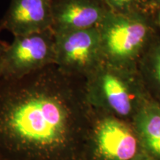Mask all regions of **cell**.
<instances>
[{
  "label": "cell",
  "mask_w": 160,
  "mask_h": 160,
  "mask_svg": "<svg viewBox=\"0 0 160 160\" xmlns=\"http://www.w3.org/2000/svg\"><path fill=\"white\" fill-rule=\"evenodd\" d=\"M93 109L85 78L55 64L0 79V160H86Z\"/></svg>",
  "instance_id": "6da1fadb"
},
{
  "label": "cell",
  "mask_w": 160,
  "mask_h": 160,
  "mask_svg": "<svg viewBox=\"0 0 160 160\" xmlns=\"http://www.w3.org/2000/svg\"><path fill=\"white\" fill-rule=\"evenodd\" d=\"M103 61L131 70L138 65L157 35L149 15L109 11L98 25Z\"/></svg>",
  "instance_id": "7a4b0ae2"
},
{
  "label": "cell",
  "mask_w": 160,
  "mask_h": 160,
  "mask_svg": "<svg viewBox=\"0 0 160 160\" xmlns=\"http://www.w3.org/2000/svg\"><path fill=\"white\" fill-rule=\"evenodd\" d=\"M85 86L93 108L126 121L134 117L143 99L142 82L138 70L105 61L85 78Z\"/></svg>",
  "instance_id": "3957f363"
},
{
  "label": "cell",
  "mask_w": 160,
  "mask_h": 160,
  "mask_svg": "<svg viewBox=\"0 0 160 160\" xmlns=\"http://www.w3.org/2000/svg\"><path fill=\"white\" fill-rule=\"evenodd\" d=\"M93 109L86 160H137L142 145L133 126Z\"/></svg>",
  "instance_id": "277c9868"
},
{
  "label": "cell",
  "mask_w": 160,
  "mask_h": 160,
  "mask_svg": "<svg viewBox=\"0 0 160 160\" xmlns=\"http://www.w3.org/2000/svg\"><path fill=\"white\" fill-rule=\"evenodd\" d=\"M53 64L55 33L51 28L17 36L4 53L2 78H19Z\"/></svg>",
  "instance_id": "5b68a950"
},
{
  "label": "cell",
  "mask_w": 160,
  "mask_h": 160,
  "mask_svg": "<svg viewBox=\"0 0 160 160\" xmlns=\"http://www.w3.org/2000/svg\"><path fill=\"white\" fill-rule=\"evenodd\" d=\"M102 61L97 27L55 34V65L63 71L85 79Z\"/></svg>",
  "instance_id": "8992f818"
},
{
  "label": "cell",
  "mask_w": 160,
  "mask_h": 160,
  "mask_svg": "<svg viewBox=\"0 0 160 160\" xmlns=\"http://www.w3.org/2000/svg\"><path fill=\"white\" fill-rule=\"evenodd\" d=\"M55 34L97 28L110 10L102 0H51Z\"/></svg>",
  "instance_id": "52a82bcc"
},
{
  "label": "cell",
  "mask_w": 160,
  "mask_h": 160,
  "mask_svg": "<svg viewBox=\"0 0 160 160\" xmlns=\"http://www.w3.org/2000/svg\"><path fill=\"white\" fill-rule=\"evenodd\" d=\"M52 22L51 0H11L0 30L17 37L51 29Z\"/></svg>",
  "instance_id": "ba28073f"
},
{
  "label": "cell",
  "mask_w": 160,
  "mask_h": 160,
  "mask_svg": "<svg viewBox=\"0 0 160 160\" xmlns=\"http://www.w3.org/2000/svg\"><path fill=\"white\" fill-rule=\"evenodd\" d=\"M133 126L142 147L153 157L160 159V105H140L133 117Z\"/></svg>",
  "instance_id": "9c48e42d"
},
{
  "label": "cell",
  "mask_w": 160,
  "mask_h": 160,
  "mask_svg": "<svg viewBox=\"0 0 160 160\" xmlns=\"http://www.w3.org/2000/svg\"><path fill=\"white\" fill-rule=\"evenodd\" d=\"M138 73L148 77L160 91V33H157L140 59Z\"/></svg>",
  "instance_id": "30bf717a"
},
{
  "label": "cell",
  "mask_w": 160,
  "mask_h": 160,
  "mask_svg": "<svg viewBox=\"0 0 160 160\" xmlns=\"http://www.w3.org/2000/svg\"><path fill=\"white\" fill-rule=\"evenodd\" d=\"M110 11L124 14L150 15L154 9L153 0H106Z\"/></svg>",
  "instance_id": "8fae6325"
},
{
  "label": "cell",
  "mask_w": 160,
  "mask_h": 160,
  "mask_svg": "<svg viewBox=\"0 0 160 160\" xmlns=\"http://www.w3.org/2000/svg\"><path fill=\"white\" fill-rule=\"evenodd\" d=\"M149 16L156 31L160 33V5L155 8Z\"/></svg>",
  "instance_id": "7c38bea8"
},
{
  "label": "cell",
  "mask_w": 160,
  "mask_h": 160,
  "mask_svg": "<svg viewBox=\"0 0 160 160\" xmlns=\"http://www.w3.org/2000/svg\"><path fill=\"white\" fill-rule=\"evenodd\" d=\"M1 31V30H0ZM7 47V44L3 42L0 39V79L2 76V65H3V57L5 48Z\"/></svg>",
  "instance_id": "4fadbf2b"
},
{
  "label": "cell",
  "mask_w": 160,
  "mask_h": 160,
  "mask_svg": "<svg viewBox=\"0 0 160 160\" xmlns=\"http://www.w3.org/2000/svg\"><path fill=\"white\" fill-rule=\"evenodd\" d=\"M153 4H154V8L160 5V0H153Z\"/></svg>",
  "instance_id": "5bb4252c"
},
{
  "label": "cell",
  "mask_w": 160,
  "mask_h": 160,
  "mask_svg": "<svg viewBox=\"0 0 160 160\" xmlns=\"http://www.w3.org/2000/svg\"><path fill=\"white\" fill-rule=\"evenodd\" d=\"M102 1L105 3V5H106V0H102ZM107 7H108V6H107Z\"/></svg>",
  "instance_id": "9a60e30c"
}]
</instances>
